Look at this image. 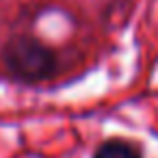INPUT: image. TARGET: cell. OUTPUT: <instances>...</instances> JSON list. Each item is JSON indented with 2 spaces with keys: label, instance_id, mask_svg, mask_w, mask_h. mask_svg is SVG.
<instances>
[{
  "label": "cell",
  "instance_id": "obj_1",
  "mask_svg": "<svg viewBox=\"0 0 158 158\" xmlns=\"http://www.w3.org/2000/svg\"><path fill=\"white\" fill-rule=\"evenodd\" d=\"M2 61L9 74L22 82H44L56 72V54L35 37H15L2 50Z\"/></svg>",
  "mask_w": 158,
  "mask_h": 158
},
{
  "label": "cell",
  "instance_id": "obj_2",
  "mask_svg": "<svg viewBox=\"0 0 158 158\" xmlns=\"http://www.w3.org/2000/svg\"><path fill=\"white\" fill-rule=\"evenodd\" d=\"M93 158H143L141 149L130 143V141H123V139H110V141H104Z\"/></svg>",
  "mask_w": 158,
  "mask_h": 158
}]
</instances>
